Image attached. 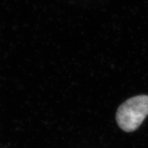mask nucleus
<instances>
[{
	"label": "nucleus",
	"mask_w": 148,
	"mask_h": 148,
	"mask_svg": "<svg viewBox=\"0 0 148 148\" xmlns=\"http://www.w3.org/2000/svg\"><path fill=\"white\" fill-rule=\"evenodd\" d=\"M148 115V95L131 97L119 107L116 120L120 128L127 132L138 128Z\"/></svg>",
	"instance_id": "obj_1"
}]
</instances>
